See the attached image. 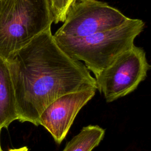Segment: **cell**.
<instances>
[{"instance_id": "6da1fadb", "label": "cell", "mask_w": 151, "mask_h": 151, "mask_svg": "<svg viewBox=\"0 0 151 151\" xmlns=\"http://www.w3.org/2000/svg\"><path fill=\"white\" fill-rule=\"evenodd\" d=\"M8 63L18 120L22 123L39 126L42 112L59 97L96 88L95 78L84 64L58 46L51 28L34 37Z\"/></svg>"}, {"instance_id": "7a4b0ae2", "label": "cell", "mask_w": 151, "mask_h": 151, "mask_svg": "<svg viewBox=\"0 0 151 151\" xmlns=\"http://www.w3.org/2000/svg\"><path fill=\"white\" fill-rule=\"evenodd\" d=\"M145 22L129 18L122 25L91 35L70 38L54 37L58 46L70 57L83 61L97 76L122 52L130 49L143 30Z\"/></svg>"}, {"instance_id": "3957f363", "label": "cell", "mask_w": 151, "mask_h": 151, "mask_svg": "<svg viewBox=\"0 0 151 151\" xmlns=\"http://www.w3.org/2000/svg\"><path fill=\"white\" fill-rule=\"evenodd\" d=\"M49 0H2L0 4V57L8 61L40 33L51 28Z\"/></svg>"}, {"instance_id": "277c9868", "label": "cell", "mask_w": 151, "mask_h": 151, "mask_svg": "<svg viewBox=\"0 0 151 151\" xmlns=\"http://www.w3.org/2000/svg\"><path fill=\"white\" fill-rule=\"evenodd\" d=\"M150 67L143 48L134 45L95 77L96 88L107 102L113 101L136 90Z\"/></svg>"}, {"instance_id": "5b68a950", "label": "cell", "mask_w": 151, "mask_h": 151, "mask_svg": "<svg viewBox=\"0 0 151 151\" xmlns=\"http://www.w3.org/2000/svg\"><path fill=\"white\" fill-rule=\"evenodd\" d=\"M129 18L119 9L97 0H78L70 8L54 37L78 38L116 28Z\"/></svg>"}, {"instance_id": "8992f818", "label": "cell", "mask_w": 151, "mask_h": 151, "mask_svg": "<svg viewBox=\"0 0 151 151\" xmlns=\"http://www.w3.org/2000/svg\"><path fill=\"white\" fill-rule=\"evenodd\" d=\"M96 90L90 88L63 95L42 112L40 125L51 134L57 144L67 136L79 111L94 96Z\"/></svg>"}, {"instance_id": "52a82bcc", "label": "cell", "mask_w": 151, "mask_h": 151, "mask_svg": "<svg viewBox=\"0 0 151 151\" xmlns=\"http://www.w3.org/2000/svg\"><path fill=\"white\" fill-rule=\"evenodd\" d=\"M18 120L14 88L7 61L0 57V129Z\"/></svg>"}, {"instance_id": "ba28073f", "label": "cell", "mask_w": 151, "mask_h": 151, "mask_svg": "<svg viewBox=\"0 0 151 151\" xmlns=\"http://www.w3.org/2000/svg\"><path fill=\"white\" fill-rule=\"evenodd\" d=\"M105 130L97 125L83 127L65 145L63 151H92L104 138Z\"/></svg>"}, {"instance_id": "9c48e42d", "label": "cell", "mask_w": 151, "mask_h": 151, "mask_svg": "<svg viewBox=\"0 0 151 151\" xmlns=\"http://www.w3.org/2000/svg\"><path fill=\"white\" fill-rule=\"evenodd\" d=\"M54 15V22H64L71 6L78 0H49Z\"/></svg>"}, {"instance_id": "30bf717a", "label": "cell", "mask_w": 151, "mask_h": 151, "mask_svg": "<svg viewBox=\"0 0 151 151\" xmlns=\"http://www.w3.org/2000/svg\"><path fill=\"white\" fill-rule=\"evenodd\" d=\"M28 149L27 146H24L18 149H11L7 151H28Z\"/></svg>"}, {"instance_id": "8fae6325", "label": "cell", "mask_w": 151, "mask_h": 151, "mask_svg": "<svg viewBox=\"0 0 151 151\" xmlns=\"http://www.w3.org/2000/svg\"><path fill=\"white\" fill-rule=\"evenodd\" d=\"M1 129H0V133H1ZM0 151H3L1 149V143H0Z\"/></svg>"}, {"instance_id": "7c38bea8", "label": "cell", "mask_w": 151, "mask_h": 151, "mask_svg": "<svg viewBox=\"0 0 151 151\" xmlns=\"http://www.w3.org/2000/svg\"><path fill=\"white\" fill-rule=\"evenodd\" d=\"M2 0H0V4H1V2H2Z\"/></svg>"}]
</instances>
